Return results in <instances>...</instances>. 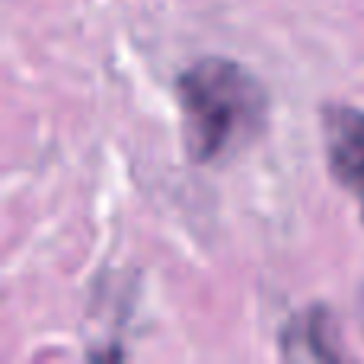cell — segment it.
I'll list each match as a JSON object with an SVG mask.
<instances>
[{"instance_id": "cell-1", "label": "cell", "mask_w": 364, "mask_h": 364, "mask_svg": "<svg viewBox=\"0 0 364 364\" xmlns=\"http://www.w3.org/2000/svg\"><path fill=\"white\" fill-rule=\"evenodd\" d=\"M182 144L195 164H218L246 151L269 122V93L243 64L201 58L176 77Z\"/></svg>"}, {"instance_id": "cell-2", "label": "cell", "mask_w": 364, "mask_h": 364, "mask_svg": "<svg viewBox=\"0 0 364 364\" xmlns=\"http://www.w3.org/2000/svg\"><path fill=\"white\" fill-rule=\"evenodd\" d=\"M323 147L333 179L358 198L364 214V109L323 106Z\"/></svg>"}, {"instance_id": "cell-3", "label": "cell", "mask_w": 364, "mask_h": 364, "mask_svg": "<svg viewBox=\"0 0 364 364\" xmlns=\"http://www.w3.org/2000/svg\"><path fill=\"white\" fill-rule=\"evenodd\" d=\"M282 355L288 361H342L346 352L336 339V320L326 307H307L284 326Z\"/></svg>"}]
</instances>
